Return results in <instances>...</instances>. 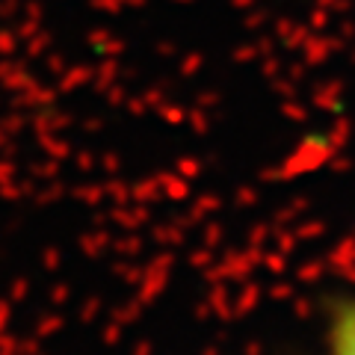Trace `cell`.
I'll return each instance as SVG.
<instances>
[{"label": "cell", "mask_w": 355, "mask_h": 355, "mask_svg": "<svg viewBox=\"0 0 355 355\" xmlns=\"http://www.w3.org/2000/svg\"><path fill=\"white\" fill-rule=\"evenodd\" d=\"M331 355H355V299L331 317Z\"/></svg>", "instance_id": "6da1fadb"}]
</instances>
